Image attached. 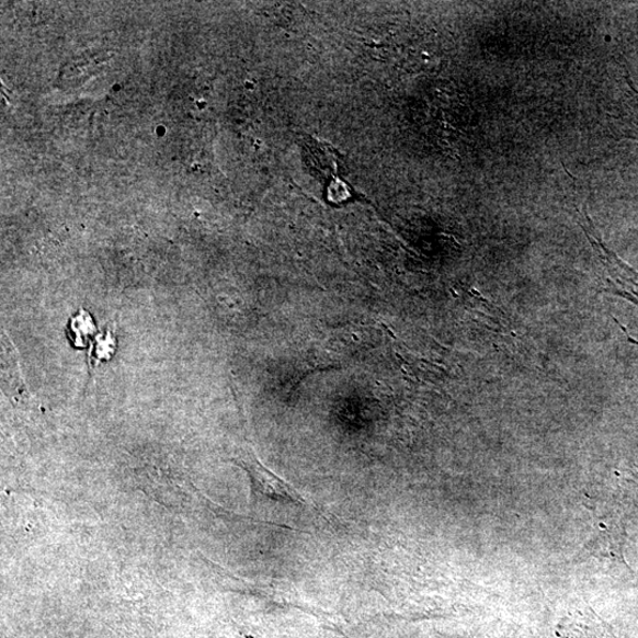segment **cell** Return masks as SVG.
<instances>
[{"mask_svg":"<svg viewBox=\"0 0 638 638\" xmlns=\"http://www.w3.org/2000/svg\"><path fill=\"white\" fill-rule=\"evenodd\" d=\"M69 330L70 340H72L73 344L79 348H84L88 337L94 333L95 326L93 319L84 310H81L70 321Z\"/></svg>","mask_w":638,"mask_h":638,"instance_id":"obj_3","label":"cell"},{"mask_svg":"<svg viewBox=\"0 0 638 638\" xmlns=\"http://www.w3.org/2000/svg\"><path fill=\"white\" fill-rule=\"evenodd\" d=\"M247 466V465H244ZM251 472L254 474L258 481L262 486L263 491L271 498L278 501H285L288 505L298 508H310L311 504L306 498L294 488L292 483L284 481L277 476L273 475L260 464L252 465V462L247 466Z\"/></svg>","mask_w":638,"mask_h":638,"instance_id":"obj_2","label":"cell"},{"mask_svg":"<svg viewBox=\"0 0 638 638\" xmlns=\"http://www.w3.org/2000/svg\"><path fill=\"white\" fill-rule=\"evenodd\" d=\"M304 156L319 179L326 182L327 201L331 204H345L357 201L355 191L342 176V163L338 149L307 136L303 143Z\"/></svg>","mask_w":638,"mask_h":638,"instance_id":"obj_1","label":"cell"}]
</instances>
